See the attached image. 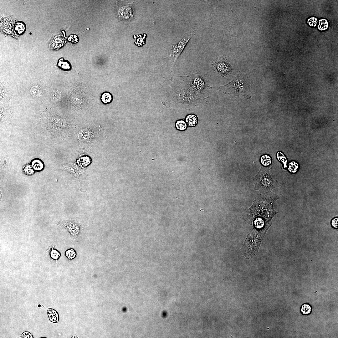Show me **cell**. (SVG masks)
Instances as JSON below:
<instances>
[{
  "instance_id": "15",
  "label": "cell",
  "mask_w": 338,
  "mask_h": 338,
  "mask_svg": "<svg viewBox=\"0 0 338 338\" xmlns=\"http://www.w3.org/2000/svg\"><path fill=\"white\" fill-rule=\"evenodd\" d=\"M113 98L112 94L109 92H103L101 94L100 98L101 102L105 105L109 104L112 102Z\"/></svg>"
},
{
  "instance_id": "6",
  "label": "cell",
  "mask_w": 338,
  "mask_h": 338,
  "mask_svg": "<svg viewBox=\"0 0 338 338\" xmlns=\"http://www.w3.org/2000/svg\"><path fill=\"white\" fill-rule=\"evenodd\" d=\"M183 77H187L190 79L189 85L200 96V94L205 93L207 90L213 88L208 84L206 74L203 75L200 74L193 73Z\"/></svg>"
},
{
  "instance_id": "14",
  "label": "cell",
  "mask_w": 338,
  "mask_h": 338,
  "mask_svg": "<svg viewBox=\"0 0 338 338\" xmlns=\"http://www.w3.org/2000/svg\"><path fill=\"white\" fill-rule=\"evenodd\" d=\"M31 165L33 169L37 172L42 171L44 168L43 162L39 159H36L31 162Z\"/></svg>"
},
{
  "instance_id": "8",
  "label": "cell",
  "mask_w": 338,
  "mask_h": 338,
  "mask_svg": "<svg viewBox=\"0 0 338 338\" xmlns=\"http://www.w3.org/2000/svg\"><path fill=\"white\" fill-rule=\"evenodd\" d=\"M195 35V33L187 35L183 38L178 43L172 45L171 54L168 57L173 58V61L172 63V68L174 64L181 55L189 40L192 36Z\"/></svg>"
},
{
  "instance_id": "11",
  "label": "cell",
  "mask_w": 338,
  "mask_h": 338,
  "mask_svg": "<svg viewBox=\"0 0 338 338\" xmlns=\"http://www.w3.org/2000/svg\"><path fill=\"white\" fill-rule=\"evenodd\" d=\"M65 168L68 172L77 177H80L81 176L82 173L81 170L74 164H69L65 166Z\"/></svg>"
},
{
  "instance_id": "26",
  "label": "cell",
  "mask_w": 338,
  "mask_h": 338,
  "mask_svg": "<svg viewBox=\"0 0 338 338\" xmlns=\"http://www.w3.org/2000/svg\"><path fill=\"white\" fill-rule=\"evenodd\" d=\"M50 255L51 258L55 260H58L60 256V252L57 250L52 249L50 251Z\"/></svg>"
},
{
  "instance_id": "20",
  "label": "cell",
  "mask_w": 338,
  "mask_h": 338,
  "mask_svg": "<svg viewBox=\"0 0 338 338\" xmlns=\"http://www.w3.org/2000/svg\"><path fill=\"white\" fill-rule=\"evenodd\" d=\"M300 169V165L295 161H290L288 167V170L290 173L294 174L297 172Z\"/></svg>"
},
{
  "instance_id": "25",
  "label": "cell",
  "mask_w": 338,
  "mask_h": 338,
  "mask_svg": "<svg viewBox=\"0 0 338 338\" xmlns=\"http://www.w3.org/2000/svg\"><path fill=\"white\" fill-rule=\"evenodd\" d=\"M25 29L24 24L21 22H18L15 25V30L17 33L21 34L23 33Z\"/></svg>"
},
{
  "instance_id": "27",
  "label": "cell",
  "mask_w": 338,
  "mask_h": 338,
  "mask_svg": "<svg viewBox=\"0 0 338 338\" xmlns=\"http://www.w3.org/2000/svg\"><path fill=\"white\" fill-rule=\"evenodd\" d=\"M318 22L317 19L314 17H311L307 20V23L311 27H315Z\"/></svg>"
},
{
  "instance_id": "17",
  "label": "cell",
  "mask_w": 338,
  "mask_h": 338,
  "mask_svg": "<svg viewBox=\"0 0 338 338\" xmlns=\"http://www.w3.org/2000/svg\"><path fill=\"white\" fill-rule=\"evenodd\" d=\"M312 311V306L308 303L303 304L300 308V312L303 315H309L311 314Z\"/></svg>"
},
{
  "instance_id": "5",
  "label": "cell",
  "mask_w": 338,
  "mask_h": 338,
  "mask_svg": "<svg viewBox=\"0 0 338 338\" xmlns=\"http://www.w3.org/2000/svg\"><path fill=\"white\" fill-rule=\"evenodd\" d=\"M267 230L253 228L241 249V253L244 257L249 258L257 254L263 236Z\"/></svg>"
},
{
  "instance_id": "3",
  "label": "cell",
  "mask_w": 338,
  "mask_h": 338,
  "mask_svg": "<svg viewBox=\"0 0 338 338\" xmlns=\"http://www.w3.org/2000/svg\"><path fill=\"white\" fill-rule=\"evenodd\" d=\"M253 81L245 75L237 76L232 81L217 90L225 94H233L235 96H243L246 99L251 97L250 87Z\"/></svg>"
},
{
  "instance_id": "10",
  "label": "cell",
  "mask_w": 338,
  "mask_h": 338,
  "mask_svg": "<svg viewBox=\"0 0 338 338\" xmlns=\"http://www.w3.org/2000/svg\"><path fill=\"white\" fill-rule=\"evenodd\" d=\"M65 42V39L62 35L54 37L50 41L49 46L51 49H58L62 47Z\"/></svg>"
},
{
  "instance_id": "13",
  "label": "cell",
  "mask_w": 338,
  "mask_h": 338,
  "mask_svg": "<svg viewBox=\"0 0 338 338\" xmlns=\"http://www.w3.org/2000/svg\"><path fill=\"white\" fill-rule=\"evenodd\" d=\"M185 122L189 126H195L198 121V118L197 116L194 114H189L187 115L185 118Z\"/></svg>"
},
{
  "instance_id": "16",
  "label": "cell",
  "mask_w": 338,
  "mask_h": 338,
  "mask_svg": "<svg viewBox=\"0 0 338 338\" xmlns=\"http://www.w3.org/2000/svg\"><path fill=\"white\" fill-rule=\"evenodd\" d=\"M57 65L59 68L64 71H69L71 69V65L69 62L62 58L58 60Z\"/></svg>"
},
{
  "instance_id": "21",
  "label": "cell",
  "mask_w": 338,
  "mask_h": 338,
  "mask_svg": "<svg viewBox=\"0 0 338 338\" xmlns=\"http://www.w3.org/2000/svg\"><path fill=\"white\" fill-rule=\"evenodd\" d=\"M187 125L186 122L182 120H177L175 123V126L176 129L181 131L186 130L187 128Z\"/></svg>"
},
{
  "instance_id": "7",
  "label": "cell",
  "mask_w": 338,
  "mask_h": 338,
  "mask_svg": "<svg viewBox=\"0 0 338 338\" xmlns=\"http://www.w3.org/2000/svg\"><path fill=\"white\" fill-rule=\"evenodd\" d=\"M211 65L214 68V71L222 77H227L233 70L228 60L223 57L214 59Z\"/></svg>"
},
{
  "instance_id": "22",
  "label": "cell",
  "mask_w": 338,
  "mask_h": 338,
  "mask_svg": "<svg viewBox=\"0 0 338 338\" xmlns=\"http://www.w3.org/2000/svg\"><path fill=\"white\" fill-rule=\"evenodd\" d=\"M328 23L327 20L325 19H321L319 20L318 28L320 31H325L328 27Z\"/></svg>"
},
{
  "instance_id": "30",
  "label": "cell",
  "mask_w": 338,
  "mask_h": 338,
  "mask_svg": "<svg viewBox=\"0 0 338 338\" xmlns=\"http://www.w3.org/2000/svg\"><path fill=\"white\" fill-rule=\"evenodd\" d=\"M21 336L23 338H33L32 335L29 332L25 331L23 332L21 335Z\"/></svg>"
},
{
  "instance_id": "1",
  "label": "cell",
  "mask_w": 338,
  "mask_h": 338,
  "mask_svg": "<svg viewBox=\"0 0 338 338\" xmlns=\"http://www.w3.org/2000/svg\"><path fill=\"white\" fill-rule=\"evenodd\" d=\"M281 194L271 191L258 195L251 207L241 216L242 219L258 230L268 229L272 218L278 213L274 209V202L281 198Z\"/></svg>"
},
{
  "instance_id": "18",
  "label": "cell",
  "mask_w": 338,
  "mask_h": 338,
  "mask_svg": "<svg viewBox=\"0 0 338 338\" xmlns=\"http://www.w3.org/2000/svg\"><path fill=\"white\" fill-rule=\"evenodd\" d=\"M81 136L84 140L89 141L91 140L94 137V133L90 129H85L81 131L80 132Z\"/></svg>"
},
{
  "instance_id": "31",
  "label": "cell",
  "mask_w": 338,
  "mask_h": 338,
  "mask_svg": "<svg viewBox=\"0 0 338 338\" xmlns=\"http://www.w3.org/2000/svg\"><path fill=\"white\" fill-rule=\"evenodd\" d=\"M41 338H46V337H41Z\"/></svg>"
},
{
  "instance_id": "23",
  "label": "cell",
  "mask_w": 338,
  "mask_h": 338,
  "mask_svg": "<svg viewBox=\"0 0 338 338\" xmlns=\"http://www.w3.org/2000/svg\"><path fill=\"white\" fill-rule=\"evenodd\" d=\"M66 257L70 260H72L75 258L76 253L75 251L72 248L68 249L66 251L65 253Z\"/></svg>"
},
{
  "instance_id": "29",
  "label": "cell",
  "mask_w": 338,
  "mask_h": 338,
  "mask_svg": "<svg viewBox=\"0 0 338 338\" xmlns=\"http://www.w3.org/2000/svg\"><path fill=\"white\" fill-rule=\"evenodd\" d=\"M68 40L72 43H76L78 42L77 37L75 35H71L68 38Z\"/></svg>"
},
{
  "instance_id": "9",
  "label": "cell",
  "mask_w": 338,
  "mask_h": 338,
  "mask_svg": "<svg viewBox=\"0 0 338 338\" xmlns=\"http://www.w3.org/2000/svg\"><path fill=\"white\" fill-rule=\"evenodd\" d=\"M57 120L50 123L49 125V131L56 135H61L67 132L69 130V124L64 119L58 118Z\"/></svg>"
},
{
  "instance_id": "19",
  "label": "cell",
  "mask_w": 338,
  "mask_h": 338,
  "mask_svg": "<svg viewBox=\"0 0 338 338\" xmlns=\"http://www.w3.org/2000/svg\"><path fill=\"white\" fill-rule=\"evenodd\" d=\"M260 161L263 166L267 167L272 164V159L269 155H264L261 157Z\"/></svg>"
},
{
  "instance_id": "2",
  "label": "cell",
  "mask_w": 338,
  "mask_h": 338,
  "mask_svg": "<svg viewBox=\"0 0 338 338\" xmlns=\"http://www.w3.org/2000/svg\"><path fill=\"white\" fill-rule=\"evenodd\" d=\"M169 101L182 108L190 109L205 105L207 103L208 96L201 98L200 95L191 87L186 84L183 80L180 84L172 90Z\"/></svg>"
},
{
  "instance_id": "24",
  "label": "cell",
  "mask_w": 338,
  "mask_h": 338,
  "mask_svg": "<svg viewBox=\"0 0 338 338\" xmlns=\"http://www.w3.org/2000/svg\"><path fill=\"white\" fill-rule=\"evenodd\" d=\"M23 172L26 175H31L34 173V170L31 165H26L23 168Z\"/></svg>"
},
{
  "instance_id": "4",
  "label": "cell",
  "mask_w": 338,
  "mask_h": 338,
  "mask_svg": "<svg viewBox=\"0 0 338 338\" xmlns=\"http://www.w3.org/2000/svg\"><path fill=\"white\" fill-rule=\"evenodd\" d=\"M269 170V167L262 166L257 175L253 178L255 185L254 189L259 191L260 194L271 191L281 186L279 182L272 178Z\"/></svg>"
},
{
  "instance_id": "28",
  "label": "cell",
  "mask_w": 338,
  "mask_h": 338,
  "mask_svg": "<svg viewBox=\"0 0 338 338\" xmlns=\"http://www.w3.org/2000/svg\"><path fill=\"white\" fill-rule=\"evenodd\" d=\"M338 219L337 217L334 218L331 221V224L334 228H337L338 227Z\"/></svg>"
},
{
  "instance_id": "12",
  "label": "cell",
  "mask_w": 338,
  "mask_h": 338,
  "mask_svg": "<svg viewBox=\"0 0 338 338\" xmlns=\"http://www.w3.org/2000/svg\"><path fill=\"white\" fill-rule=\"evenodd\" d=\"M47 315L50 321L57 323L59 320V315L57 312L52 308L48 309L47 310Z\"/></svg>"
}]
</instances>
